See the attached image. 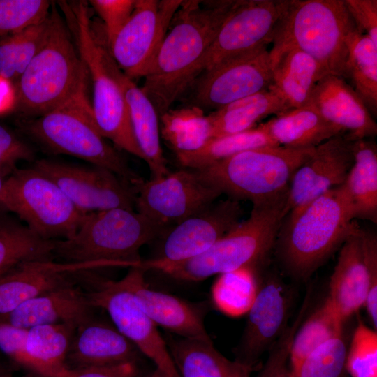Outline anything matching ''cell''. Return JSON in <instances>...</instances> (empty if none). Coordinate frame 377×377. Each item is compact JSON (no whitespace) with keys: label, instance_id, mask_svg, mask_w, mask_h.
<instances>
[{"label":"cell","instance_id":"cell-36","mask_svg":"<svg viewBox=\"0 0 377 377\" xmlns=\"http://www.w3.org/2000/svg\"><path fill=\"white\" fill-rule=\"evenodd\" d=\"M279 146L267 133L263 124L238 133L212 138L195 151L176 154L184 168L200 169L239 152L255 148Z\"/></svg>","mask_w":377,"mask_h":377},{"label":"cell","instance_id":"cell-47","mask_svg":"<svg viewBox=\"0 0 377 377\" xmlns=\"http://www.w3.org/2000/svg\"><path fill=\"white\" fill-rule=\"evenodd\" d=\"M357 27L377 45V1L344 0Z\"/></svg>","mask_w":377,"mask_h":377},{"label":"cell","instance_id":"cell-15","mask_svg":"<svg viewBox=\"0 0 377 377\" xmlns=\"http://www.w3.org/2000/svg\"><path fill=\"white\" fill-rule=\"evenodd\" d=\"M267 47L231 58L200 75L190 86L189 105L216 110L268 89L272 84V68Z\"/></svg>","mask_w":377,"mask_h":377},{"label":"cell","instance_id":"cell-8","mask_svg":"<svg viewBox=\"0 0 377 377\" xmlns=\"http://www.w3.org/2000/svg\"><path fill=\"white\" fill-rule=\"evenodd\" d=\"M166 230L135 209L89 212L71 238L56 240L54 256L64 262L109 261L137 267L142 246Z\"/></svg>","mask_w":377,"mask_h":377},{"label":"cell","instance_id":"cell-16","mask_svg":"<svg viewBox=\"0 0 377 377\" xmlns=\"http://www.w3.org/2000/svg\"><path fill=\"white\" fill-rule=\"evenodd\" d=\"M243 209L239 201L228 198L215 201L206 208L168 228L163 238L161 253L142 260L145 271L184 262L208 250L241 221Z\"/></svg>","mask_w":377,"mask_h":377},{"label":"cell","instance_id":"cell-13","mask_svg":"<svg viewBox=\"0 0 377 377\" xmlns=\"http://www.w3.org/2000/svg\"><path fill=\"white\" fill-rule=\"evenodd\" d=\"M135 193V209L165 230L206 208L221 195L196 170L184 168L144 179Z\"/></svg>","mask_w":377,"mask_h":377},{"label":"cell","instance_id":"cell-32","mask_svg":"<svg viewBox=\"0 0 377 377\" xmlns=\"http://www.w3.org/2000/svg\"><path fill=\"white\" fill-rule=\"evenodd\" d=\"M288 110L282 98L268 89L237 100L208 117L212 125V138L230 135L256 126L265 117Z\"/></svg>","mask_w":377,"mask_h":377},{"label":"cell","instance_id":"cell-54","mask_svg":"<svg viewBox=\"0 0 377 377\" xmlns=\"http://www.w3.org/2000/svg\"><path fill=\"white\" fill-rule=\"evenodd\" d=\"M39 377H43V376H41L39 375Z\"/></svg>","mask_w":377,"mask_h":377},{"label":"cell","instance_id":"cell-49","mask_svg":"<svg viewBox=\"0 0 377 377\" xmlns=\"http://www.w3.org/2000/svg\"><path fill=\"white\" fill-rule=\"evenodd\" d=\"M57 377H138L135 361L117 364L63 369Z\"/></svg>","mask_w":377,"mask_h":377},{"label":"cell","instance_id":"cell-50","mask_svg":"<svg viewBox=\"0 0 377 377\" xmlns=\"http://www.w3.org/2000/svg\"><path fill=\"white\" fill-rule=\"evenodd\" d=\"M15 100V89L9 80L0 76V114L13 109Z\"/></svg>","mask_w":377,"mask_h":377},{"label":"cell","instance_id":"cell-5","mask_svg":"<svg viewBox=\"0 0 377 377\" xmlns=\"http://www.w3.org/2000/svg\"><path fill=\"white\" fill-rule=\"evenodd\" d=\"M290 211L288 189L253 203L249 217L241 221L203 253L156 271L174 279L200 281L242 267H254L274 247Z\"/></svg>","mask_w":377,"mask_h":377},{"label":"cell","instance_id":"cell-37","mask_svg":"<svg viewBox=\"0 0 377 377\" xmlns=\"http://www.w3.org/2000/svg\"><path fill=\"white\" fill-rule=\"evenodd\" d=\"M343 323L326 297L303 320L293 337L289 354L290 371L296 369L315 348L342 331Z\"/></svg>","mask_w":377,"mask_h":377},{"label":"cell","instance_id":"cell-52","mask_svg":"<svg viewBox=\"0 0 377 377\" xmlns=\"http://www.w3.org/2000/svg\"><path fill=\"white\" fill-rule=\"evenodd\" d=\"M3 182H4V179L0 176V209H5L1 203Z\"/></svg>","mask_w":377,"mask_h":377},{"label":"cell","instance_id":"cell-10","mask_svg":"<svg viewBox=\"0 0 377 377\" xmlns=\"http://www.w3.org/2000/svg\"><path fill=\"white\" fill-rule=\"evenodd\" d=\"M1 203L34 233L48 240L71 238L87 214L33 166L17 168L4 179Z\"/></svg>","mask_w":377,"mask_h":377},{"label":"cell","instance_id":"cell-40","mask_svg":"<svg viewBox=\"0 0 377 377\" xmlns=\"http://www.w3.org/2000/svg\"><path fill=\"white\" fill-rule=\"evenodd\" d=\"M347 346L343 330L310 353L290 377H341L346 369Z\"/></svg>","mask_w":377,"mask_h":377},{"label":"cell","instance_id":"cell-42","mask_svg":"<svg viewBox=\"0 0 377 377\" xmlns=\"http://www.w3.org/2000/svg\"><path fill=\"white\" fill-rule=\"evenodd\" d=\"M346 369L352 377H377V332L361 322L353 332Z\"/></svg>","mask_w":377,"mask_h":377},{"label":"cell","instance_id":"cell-38","mask_svg":"<svg viewBox=\"0 0 377 377\" xmlns=\"http://www.w3.org/2000/svg\"><path fill=\"white\" fill-rule=\"evenodd\" d=\"M256 268L242 267L221 274L211 288L212 300L224 314L239 317L248 313L258 291Z\"/></svg>","mask_w":377,"mask_h":377},{"label":"cell","instance_id":"cell-28","mask_svg":"<svg viewBox=\"0 0 377 377\" xmlns=\"http://www.w3.org/2000/svg\"><path fill=\"white\" fill-rule=\"evenodd\" d=\"M165 341L179 377H250L254 369L229 360L212 341L181 337Z\"/></svg>","mask_w":377,"mask_h":377},{"label":"cell","instance_id":"cell-39","mask_svg":"<svg viewBox=\"0 0 377 377\" xmlns=\"http://www.w3.org/2000/svg\"><path fill=\"white\" fill-rule=\"evenodd\" d=\"M49 23L48 15L43 22L1 41V77L10 80L21 75L42 44Z\"/></svg>","mask_w":377,"mask_h":377},{"label":"cell","instance_id":"cell-7","mask_svg":"<svg viewBox=\"0 0 377 377\" xmlns=\"http://www.w3.org/2000/svg\"><path fill=\"white\" fill-rule=\"evenodd\" d=\"M356 25L344 0H289L273 34L272 63L296 48L316 59L328 73L345 79L346 37Z\"/></svg>","mask_w":377,"mask_h":377},{"label":"cell","instance_id":"cell-21","mask_svg":"<svg viewBox=\"0 0 377 377\" xmlns=\"http://www.w3.org/2000/svg\"><path fill=\"white\" fill-rule=\"evenodd\" d=\"M145 272L138 266L130 267L121 281L154 323L181 338L212 341L205 325L202 309L177 296L151 288Z\"/></svg>","mask_w":377,"mask_h":377},{"label":"cell","instance_id":"cell-53","mask_svg":"<svg viewBox=\"0 0 377 377\" xmlns=\"http://www.w3.org/2000/svg\"><path fill=\"white\" fill-rule=\"evenodd\" d=\"M0 377H8V376L0 375Z\"/></svg>","mask_w":377,"mask_h":377},{"label":"cell","instance_id":"cell-1","mask_svg":"<svg viewBox=\"0 0 377 377\" xmlns=\"http://www.w3.org/2000/svg\"><path fill=\"white\" fill-rule=\"evenodd\" d=\"M235 1H182L141 87L159 117L197 78V66Z\"/></svg>","mask_w":377,"mask_h":377},{"label":"cell","instance_id":"cell-24","mask_svg":"<svg viewBox=\"0 0 377 377\" xmlns=\"http://www.w3.org/2000/svg\"><path fill=\"white\" fill-rule=\"evenodd\" d=\"M327 297L343 321L364 306L370 286L362 229L358 228L340 247Z\"/></svg>","mask_w":377,"mask_h":377},{"label":"cell","instance_id":"cell-2","mask_svg":"<svg viewBox=\"0 0 377 377\" xmlns=\"http://www.w3.org/2000/svg\"><path fill=\"white\" fill-rule=\"evenodd\" d=\"M359 228L341 185L289 211L275 245L286 269L296 279L305 280Z\"/></svg>","mask_w":377,"mask_h":377},{"label":"cell","instance_id":"cell-31","mask_svg":"<svg viewBox=\"0 0 377 377\" xmlns=\"http://www.w3.org/2000/svg\"><path fill=\"white\" fill-rule=\"evenodd\" d=\"M76 327L66 323L45 324L27 329L26 367L43 377H57L66 367Z\"/></svg>","mask_w":377,"mask_h":377},{"label":"cell","instance_id":"cell-23","mask_svg":"<svg viewBox=\"0 0 377 377\" xmlns=\"http://www.w3.org/2000/svg\"><path fill=\"white\" fill-rule=\"evenodd\" d=\"M94 309L81 286L71 284L22 302L0 320L25 329L57 323L77 327L92 318Z\"/></svg>","mask_w":377,"mask_h":377},{"label":"cell","instance_id":"cell-6","mask_svg":"<svg viewBox=\"0 0 377 377\" xmlns=\"http://www.w3.org/2000/svg\"><path fill=\"white\" fill-rule=\"evenodd\" d=\"M18 126L47 150L108 169L135 189L144 180L99 132L87 95V83L50 112L20 119Z\"/></svg>","mask_w":377,"mask_h":377},{"label":"cell","instance_id":"cell-45","mask_svg":"<svg viewBox=\"0 0 377 377\" xmlns=\"http://www.w3.org/2000/svg\"><path fill=\"white\" fill-rule=\"evenodd\" d=\"M89 2L104 22L108 45L128 20L136 0H91Z\"/></svg>","mask_w":377,"mask_h":377},{"label":"cell","instance_id":"cell-29","mask_svg":"<svg viewBox=\"0 0 377 377\" xmlns=\"http://www.w3.org/2000/svg\"><path fill=\"white\" fill-rule=\"evenodd\" d=\"M262 124L279 146L291 148L316 147L343 133L310 103L288 110Z\"/></svg>","mask_w":377,"mask_h":377},{"label":"cell","instance_id":"cell-35","mask_svg":"<svg viewBox=\"0 0 377 377\" xmlns=\"http://www.w3.org/2000/svg\"><path fill=\"white\" fill-rule=\"evenodd\" d=\"M160 119V134L175 154L198 150L213 138L209 118L198 106L169 109Z\"/></svg>","mask_w":377,"mask_h":377},{"label":"cell","instance_id":"cell-46","mask_svg":"<svg viewBox=\"0 0 377 377\" xmlns=\"http://www.w3.org/2000/svg\"><path fill=\"white\" fill-rule=\"evenodd\" d=\"M365 258L370 274V286L366 299V307L373 328H377V239L370 232L362 229Z\"/></svg>","mask_w":377,"mask_h":377},{"label":"cell","instance_id":"cell-3","mask_svg":"<svg viewBox=\"0 0 377 377\" xmlns=\"http://www.w3.org/2000/svg\"><path fill=\"white\" fill-rule=\"evenodd\" d=\"M39 49L20 76L14 108L21 119L42 116L57 108L87 83V68L55 3Z\"/></svg>","mask_w":377,"mask_h":377},{"label":"cell","instance_id":"cell-14","mask_svg":"<svg viewBox=\"0 0 377 377\" xmlns=\"http://www.w3.org/2000/svg\"><path fill=\"white\" fill-rule=\"evenodd\" d=\"M182 0H136L127 22L108 45L129 78L145 77Z\"/></svg>","mask_w":377,"mask_h":377},{"label":"cell","instance_id":"cell-43","mask_svg":"<svg viewBox=\"0 0 377 377\" xmlns=\"http://www.w3.org/2000/svg\"><path fill=\"white\" fill-rule=\"evenodd\" d=\"M310 305L304 299L295 319L269 350V356L257 377H290L289 354L293 337Z\"/></svg>","mask_w":377,"mask_h":377},{"label":"cell","instance_id":"cell-44","mask_svg":"<svg viewBox=\"0 0 377 377\" xmlns=\"http://www.w3.org/2000/svg\"><path fill=\"white\" fill-rule=\"evenodd\" d=\"M33 149L13 131L0 124V176L6 179L20 161H35Z\"/></svg>","mask_w":377,"mask_h":377},{"label":"cell","instance_id":"cell-27","mask_svg":"<svg viewBox=\"0 0 377 377\" xmlns=\"http://www.w3.org/2000/svg\"><path fill=\"white\" fill-rule=\"evenodd\" d=\"M272 84L288 110L309 104L318 82L327 75L326 70L304 52L292 48L282 52L272 63Z\"/></svg>","mask_w":377,"mask_h":377},{"label":"cell","instance_id":"cell-33","mask_svg":"<svg viewBox=\"0 0 377 377\" xmlns=\"http://www.w3.org/2000/svg\"><path fill=\"white\" fill-rule=\"evenodd\" d=\"M56 240L43 239L6 209H0V276L28 261L55 259Z\"/></svg>","mask_w":377,"mask_h":377},{"label":"cell","instance_id":"cell-11","mask_svg":"<svg viewBox=\"0 0 377 377\" xmlns=\"http://www.w3.org/2000/svg\"><path fill=\"white\" fill-rule=\"evenodd\" d=\"M80 285L94 308H101L113 325L168 377H179L165 339L121 279L112 280L95 271L85 272Z\"/></svg>","mask_w":377,"mask_h":377},{"label":"cell","instance_id":"cell-12","mask_svg":"<svg viewBox=\"0 0 377 377\" xmlns=\"http://www.w3.org/2000/svg\"><path fill=\"white\" fill-rule=\"evenodd\" d=\"M289 0H236L196 68L197 77L231 58L272 43Z\"/></svg>","mask_w":377,"mask_h":377},{"label":"cell","instance_id":"cell-51","mask_svg":"<svg viewBox=\"0 0 377 377\" xmlns=\"http://www.w3.org/2000/svg\"><path fill=\"white\" fill-rule=\"evenodd\" d=\"M148 377H168L163 371L156 368V369Z\"/></svg>","mask_w":377,"mask_h":377},{"label":"cell","instance_id":"cell-30","mask_svg":"<svg viewBox=\"0 0 377 377\" xmlns=\"http://www.w3.org/2000/svg\"><path fill=\"white\" fill-rule=\"evenodd\" d=\"M353 164L341 185L353 219L377 221V146L369 138L353 144Z\"/></svg>","mask_w":377,"mask_h":377},{"label":"cell","instance_id":"cell-25","mask_svg":"<svg viewBox=\"0 0 377 377\" xmlns=\"http://www.w3.org/2000/svg\"><path fill=\"white\" fill-rule=\"evenodd\" d=\"M136 347L114 325L90 318L75 329L66 364L70 369L135 361Z\"/></svg>","mask_w":377,"mask_h":377},{"label":"cell","instance_id":"cell-48","mask_svg":"<svg viewBox=\"0 0 377 377\" xmlns=\"http://www.w3.org/2000/svg\"><path fill=\"white\" fill-rule=\"evenodd\" d=\"M27 329L0 320V350L16 362L26 367L25 341Z\"/></svg>","mask_w":377,"mask_h":377},{"label":"cell","instance_id":"cell-20","mask_svg":"<svg viewBox=\"0 0 377 377\" xmlns=\"http://www.w3.org/2000/svg\"><path fill=\"white\" fill-rule=\"evenodd\" d=\"M290 295L276 276L260 281L255 300L248 311L244 332L235 360L256 367L258 359L282 335L288 325Z\"/></svg>","mask_w":377,"mask_h":377},{"label":"cell","instance_id":"cell-19","mask_svg":"<svg viewBox=\"0 0 377 377\" xmlns=\"http://www.w3.org/2000/svg\"><path fill=\"white\" fill-rule=\"evenodd\" d=\"M354 140L335 135L314 148L289 184L290 211L300 209L327 191L342 185L353 164Z\"/></svg>","mask_w":377,"mask_h":377},{"label":"cell","instance_id":"cell-9","mask_svg":"<svg viewBox=\"0 0 377 377\" xmlns=\"http://www.w3.org/2000/svg\"><path fill=\"white\" fill-rule=\"evenodd\" d=\"M314 148L262 147L239 152L196 170L221 195L254 203L287 190L293 174L309 158Z\"/></svg>","mask_w":377,"mask_h":377},{"label":"cell","instance_id":"cell-4","mask_svg":"<svg viewBox=\"0 0 377 377\" xmlns=\"http://www.w3.org/2000/svg\"><path fill=\"white\" fill-rule=\"evenodd\" d=\"M58 5L91 77V105L99 132L118 148L144 161L133 133L123 91L117 80L119 66L110 52L107 42L101 43L94 32L86 1H59Z\"/></svg>","mask_w":377,"mask_h":377},{"label":"cell","instance_id":"cell-18","mask_svg":"<svg viewBox=\"0 0 377 377\" xmlns=\"http://www.w3.org/2000/svg\"><path fill=\"white\" fill-rule=\"evenodd\" d=\"M122 267L109 261L71 263L56 259L22 263L0 276V318L22 302L57 288L79 284L84 271Z\"/></svg>","mask_w":377,"mask_h":377},{"label":"cell","instance_id":"cell-34","mask_svg":"<svg viewBox=\"0 0 377 377\" xmlns=\"http://www.w3.org/2000/svg\"><path fill=\"white\" fill-rule=\"evenodd\" d=\"M345 80L362 98L374 117L377 113V45L355 26L346 37Z\"/></svg>","mask_w":377,"mask_h":377},{"label":"cell","instance_id":"cell-26","mask_svg":"<svg viewBox=\"0 0 377 377\" xmlns=\"http://www.w3.org/2000/svg\"><path fill=\"white\" fill-rule=\"evenodd\" d=\"M117 77L128 106L135 139L149 166L151 178L164 176L170 171L161 146L157 111L141 87L119 68Z\"/></svg>","mask_w":377,"mask_h":377},{"label":"cell","instance_id":"cell-17","mask_svg":"<svg viewBox=\"0 0 377 377\" xmlns=\"http://www.w3.org/2000/svg\"><path fill=\"white\" fill-rule=\"evenodd\" d=\"M32 166L54 181L84 213L135 209V188L108 169L48 158L35 160Z\"/></svg>","mask_w":377,"mask_h":377},{"label":"cell","instance_id":"cell-22","mask_svg":"<svg viewBox=\"0 0 377 377\" xmlns=\"http://www.w3.org/2000/svg\"><path fill=\"white\" fill-rule=\"evenodd\" d=\"M311 104L330 123L354 140L377 133V124L355 89L341 77L327 74L316 84Z\"/></svg>","mask_w":377,"mask_h":377},{"label":"cell","instance_id":"cell-41","mask_svg":"<svg viewBox=\"0 0 377 377\" xmlns=\"http://www.w3.org/2000/svg\"><path fill=\"white\" fill-rule=\"evenodd\" d=\"M51 5L46 0H0V38L43 22Z\"/></svg>","mask_w":377,"mask_h":377}]
</instances>
